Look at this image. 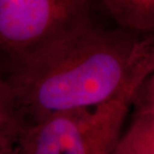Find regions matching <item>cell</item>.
Wrapping results in <instances>:
<instances>
[{
    "label": "cell",
    "mask_w": 154,
    "mask_h": 154,
    "mask_svg": "<svg viewBox=\"0 0 154 154\" xmlns=\"http://www.w3.org/2000/svg\"><path fill=\"white\" fill-rule=\"evenodd\" d=\"M29 126L0 68V145L16 148Z\"/></svg>",
    "instance_id": "5"
},
{
    "label": "cell",
    "mask_w": 154,
    "mask_h": 154,
    "mask_svg": "<svg viewBox=\"0 0 154 154\" xmlns=\"http://www.w3.org/2000/svg\"><path fill=\"white\" fill-rule=\"evenodd\" d=\"M29 125L109 102L154 69V39L92 20L29 57L0 61Z\"/></svg>",
    "instance_id": "1"
},
{
    "label": "cell",
    "mask_w": 154,
    "mask_h": 154,
    "mask_svg": "<svg viewBox=\"0 0 154 154\" xmlns=\"http://www.w3.org/2000/svg\"><path fill=\"white\" fill-rule=\"evenodd\" d=\"M0 154H16V150L14 147L0 145Z\"/></svg>",
    "instance_id": "8"
},
{
    "label": "cell",
    "mask_w": 154,
    "mask_h": 154,
    "mask_svg": "<svg viewBox=\"0 0 154 154\" xmlns=\"http://www.w3.org/2000/svg\"><path fill=\"white\" fill-rule=\"evenodd\" d=\"M132 118L154 112V69L143 80L132 99Z\"/></svg>",
    "instance_id": "7"
},
{
    "label": "cell",
    "mask_w": 154,
    "mask_h": 154,
    "mask_svg": "<svg viewBox=\"0 0 154 154\" xmlns=\"http://www.w3.org/2000/svg\"><path fill=\"white\" fill-rule=\"evenodd\" d=\"M113 154H116V153H115V152H113Z\"/></svg>",
    "instance_id": "9"
},
{
    "label": "cell",
    "mask_w": 154,
    "mask_h": 154,
    "mask_svg": "<svg viewBox=\"0 0 154 154\" xmlns=\"http://www.w3.org/2000/svg\"><path fill=\"white\" fill-rule=\"evenodd\" d=\"M99 6L118 28L154 39V0H103Z\"/></svg>",
    "instance_id": "4"
},
{
    "label": "cell",
    "mask_w": 154,
    "mask_h": 154,
    "mask_svg": "<svg viewBox=\"0 0 154 154\" xmlns=\"http://www.w3.org/2000/svg\"><path fill=\"white\" fill-rule=\"evenodd\" d=\"M141 83L109 102L55 113L33 123L18 141L16 154H113Z\"/></svg>",
    "instance_id": "2"
},
{
    "label": "cell",
    "mask_w": 154,
    "mask_h": 154,
    "mask_svg": "<svg viewBox=\"0 0 154 154\" xmlns=\"http://www.w3.org/2000/svg\"><path fill=\"white\" fill-rule=\"evenodd\" d=\"M116 154H154V112L131 119L123 132Z\"/></svg>",
    "instance_id": "6"
},
{
    "label": "cell",
    "mask_w": 154,
    "mask_h": 154,
    "mask_svg": "<svg viewBox=\"0 0 154 154\" xmlns=\"http://www.w3.org/2000/svg\"><path fill=\"white\" fill-rule=\"evenodd\" d=\"M86 0H0V61L29 57L90 22Z\"/></svg>",
    "instance_id": "3"
}]
</instances>
